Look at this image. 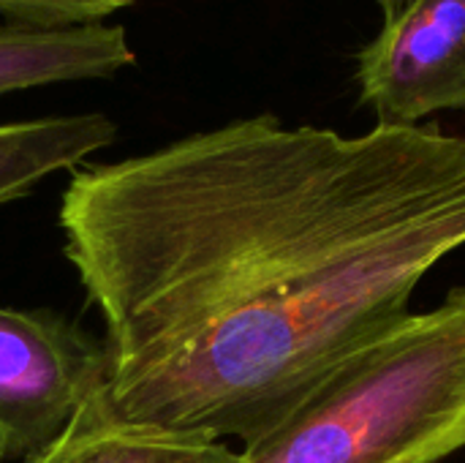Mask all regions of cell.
Masks as SVG:
<instances>
[{"label": "cell", "mask_w": 465, "mask_h": 463, "mask_svg": "<svg viewBox=\"0 0 465 463\" xmlns=\"http://www.w3.org/2000/svg\"><path fill=\"white\" fill-rule=\"evenodd\" d=\"M134 63L123 25H0V96L57 82L106 79Z\"/></svg>", "instance_id": "obj_5"}, {"label": "cell", "mask_w": 465, "mask_h": 463, "mask_svg": "<svg viewBox=\"0 0 465 463\" xmlns=\"http://www.w3.org/2000/svg\"><path fill=\"white\" fill-rule=\"evenodd\" d=\"M357 85L381 126L465 109V0H411L360 49Z\"/></svg>", "instance_id": "obj_4"}, {"label": "cell", "mask_w": 465, "mask_h": 463, "mask_svg": "<svg viewBox=\"0 0 465 463\" xmlns=\"http://www.w3.org/2000/svg\"><path fill=\"white\" fill-rule=\"evenodd\" d=\"M131 0H0V14L8 22L30 27H76L98 25Z\"/></svg>", "instance_id": "obj_8"}, {"label": "cell", "mask_w": 465, "mask_h": 463, "mask_svg": "<svg viewBox=\"0 0 465 463\" xmlns=\"http://www.w3.org/2000/svg\"><path fill=\"white\" fill-rule=\"evenodd\" d=\"M5 458H11V453H8V445H5V439L0 437V463H5Z\"/></svg>", "instance_id": "obj_10"}, {"label": "cell", "mask_w": 465, "mask_h": 463, "mask_svg": "<svg viewBox=\"0 0 465 463\" xmlns=\"http://www.w3.org/2000/svg\"><path fill=\"white\" fill-rule=\"evenodd\" d=\"M465 450V289L327 371L240 463H441Z\"/></svg>", "instance_id": "obj_2"}, {"label": "cell", "mask_w": 465, "mask_h": 463, "mask_svg": "<svg viewBox=\"0 0 465 463\" xmlns=\"http://www.w3.org/2000/svg\"><path fill=\"white\" fill-rule=\"evenodd\" d=\"M104 382V344L52 311L0 306V437L14 458L46 450Z\"/></svg>", "instance_id": "obj_3"}, {"label": "cell", "mask_w": 465, "mask_h": 463, "mask_svg": "<svg viewBox=\"0 0 465 463\" xmlns=\"http://www.w3.org/2000/svg\"><path fill=\"white\" fill-rule=\"evenodd\" d=\"M101 393L46 450L22 463H240V453L229 450L226 442L114 420L106 412Z\"/></svg>", "instance_id": "obj_6"}, {"label": "cell", "mask_w": 465, "mask_h": 463, "mask_svg": "<svg viewBox=\"0 0 465 463\" xmlns=\"http://www.w3.org/2000/svg\"><path fill=\"white\" fill-rule=\"evenodd\" d=\"M57 226L104 325L106 412L253 442L465 246V136L232 120L76 169Z\"/></svg>", "instance_id": "obj_1"}, {"label": "cell", "mask_w": 465, "mask_h": 463, "mask_svg": "<svg viewBox=\"0 0 465 463\" xmlns=\"http://www.w3.org/2000/svg\"><path fill=\"white\" fill-rule=\"evenodd\" d=\"M379 8H381V14H384V22H390L392 16H398L411 0H373Z\"/></svg>", "instance_id": "obj_9"}, {"label": "cell", "mask_w": 465, "mask_h": 463, "mask_svg": "<svg viewBox=\"0 0 465 463\" xmlns=\"http://www.w3.org/2000/svg\"><path fill=\"white\" fill-rule=\"evenodd\" d=\"M117 126L101 112L0 123V205L35 191L46 177L74 169L109 147Z\"/></svg>", "instance_id": "obj_7"}]
</instances>
